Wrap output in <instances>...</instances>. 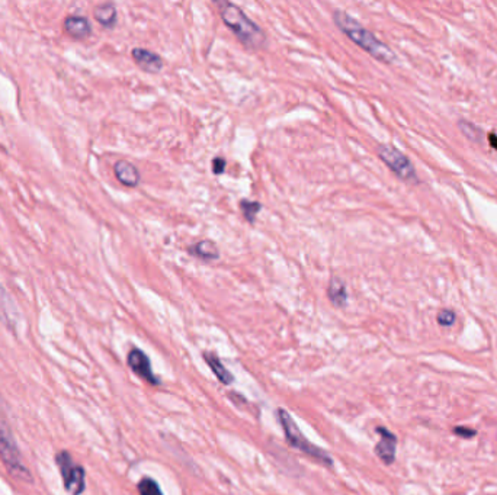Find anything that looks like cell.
<instances>
[{
    "label": "cell",
    "mask_w": 497,
    "mask_h": 495,
    "mask_svg": "<svg viewBox=\"0 0 497 495\" xmlns=\"http://www.w3.org/2000/svg\"><path fill=\"white\" fill-rule=\"evenodd\" d=\"M131 57L137 66L146 73L156 74V73H160L164 67V61H163L162 55L155 51H151V50H147V48H141V47L133 48Z\"/></svg>",
    "instance_id": "cell-7"
},
{
    "label": "cell",
    "mask_w": 497,
    "mask_h": 495,
    "mask_svg": "<svg viewBox=\"0 0 497 495\" xmlns=\"http://www.w3.org/2000/svg\"><path fill=\"white\" fill-rule=\"evenodd\" d=\"M93 16L103 28H114L118 20L117 8L112 4H103L96 6Z\"/></svg>",
    "instance_id": "cell-15"
},
{
    "label": "cell",
    "mask_w": 497,
    "mask_h": 495,
    "mask_svg": "<svg viewBox=\"0 0 497 495\" xmlns=\"http://www.w3.org/2000/svg\"><path fill=\"white\" fill-rule=\"evenodd\" d=\"M212 5L217 8L223 24L235 35L242 44L252 50L257 51L266 47L268 37L265 31L259 27L254 20H252L242 8L227 2V0H215Z\"/></svg>",
    "instance_id": "cell-1"
},
{
    "label": "cell",
    "mask_w": 497,
    "mask_h": 495,
    "mask_svg": "<svg viewBox=\"0 0 497 495\" xmlns=\"http://www.w3.org/2000/svg\"><path fill=\"white\" fill-rule=\"evenodd\" d=\"M56 462L61 470V477L66 488L72 495H80L84 491V470L79 466L67 451L57 455Z\"/></svg>",
    "instance_id": "cell-6"
},
{
    "label": "cell",
    "mask_w": 497,
    "mask_h": 495,
    "mask_svg": "<svg viewBox=\"0 0 497 495\" xmlns=\"http://www.w3.org/2000/svg\"><path fill=\"white\" fill-rule=\"evenodd\" d=\"M239 206H240V211H242V213H243L245 220H246L249 224H254L257 213L262 211V204L257 202V201L242 199V201L239 202Z\"/></svg>",
    "instance_id": "cell-17"
},
{
    "label": "cell",
    "mask_w": 497,
    "mask_h": 495,
    "mask_svg": "<svg viewBox=\"0 0 497 495\" xmlns=\"http://www.w3.org/2000/svg\"><path fill=\"white\" fill-rule=\"evenodd\" d=\"M377 154L399 179L408 183L418 182V173L413 163L399 148L390 144H380L377 147Z\"/></svg>",
    "instance_id": "cell-5"
},
{
    "label": "cell",
    "mask_w": 497,
    "mask_h": 495,
    "mask_svg": "<svg viewBox=\"0 0 497 495\" xmlns=\"http://www.w3.org/2000/svg\"><path fill=\"white\" fill-rule=\"evenodd\" d=\"M0 321L11 329L16 327L19 322V311L6 289L0 285Z\"/></svg>",
    "instance_id": "cell-11"
},
{
    "label": "cell",
    "mask_w": 497,
    "mask_h": 495,
    "mask_svg": "<svg viewBox=\"0 0 497 495\" xmlns=\"http://www.w3.org/2000/svg\"><path fill=\"white\" fill-rule=\"evenodd\" d=\"M64 29H66V32L70 37L76 39L88 38L92 34V25L89 20L84 16H77V15H72L66 18V20H64Z\"/></svg>",
    "instance_id": "cell-13"
},
{
    "label": "cell",
    "mask_w": 497,
    "mask_h": 495,
    "mask_svg": "<svg viewBox=\"0 0 497 495\" xmlns=\"http://www.w3.org/2000/svg\"><path fill=\"white\" fill-rule=\"evenodd\" d=\"M328 298L336 308H343L348 304V288L340 277L333 276L329 281Z\"/></svg>",
    "instance_id": "cell-14"
},
{
    "label": "cell",
    "mask_w": 497,
    "mask_h": 495,
    "mask_svg": "<svg viewBox=\"0 0 497 495\" xmlns=\"http://www.w3.org/2000/svg\"><path fill=\"white\" fill-rule=\"evenodd\" d=\"M278 417L280 424H283V428L285 432V437L287 442L294 447L301 450L302 454H306L311 458H314L316 461H318L320 463L330 466L332 465V458L326 454V451L321 450L320 447H317L316 444H313L310 440H307L304 436H302L301 430L298 428V425L295 424V421L291 418V416L288 414V411L285 410H279L278 411Z\"/></svg>",
    "instance_id": "cell-3"
},
{
    "label": "cell",
    "mask_w": 497,
    "mask_h": 495,
    "mask_svg": "<svg viewBox=\"0 0 497 495\" xmlns=\"http://www.w3.org/2000/svg\"><path fill=\"white\" fill-rule=\"evenodd\" d=\"M490 144H491V147H494L496 150H497V136H494V134H490Z\"/></svg>",
    "instance_id": "cell-23"
},
{
    "label": "cell",
    "mask_w": 497,
    "mask_h": 495,
    "mask_svg": "<svg viewBox=\"0 0 497 495\" xmlns=\"http://www.w3.org/2000/svg\"><path fill=\"white\" fill-rule=\"evenodd\" d=\"M188 253L202 262H215L220 259V249L211 240H201L189 246Z\"/></svg>",
    "instance_id": "cell-12"
},
{
    "label": "cell",
    "mask_w": 497,
    "mask_h": 495,
    "mask_svg": "<svg viewBox=\"0 0 497 495\" xmlns=\"http://www.w3.org/2000/svg\"><path fill=\"white\" fill-rule=\"evenodd\" d=\"M114 173L118 182L127 187H137L141 182L140 170L127 160H120L114 164Z\"/></svg>",
    "instance_id": "cell-10"
},
{
    "label": "cell",
    "mask_w": 497,
    "mask_h": 495,
    "mask_svg": "<svg viewBox=\"0 0 497 495\" xmlns=\"http://www.w3.org/2000/svg\"><path fill=\"white\" fill-rule=\"evenodd\" d=\"M458 126H460V131L470 140V141H475V143H482L483 141V131L480 130L479 126H475L474 124L468 122V121H464L461 119L458 122Z\"/></svg>",
    "instance_id": "cell-18"
},
{
    "label": "cell",
    "mask_w": 497,
    "mask_h": 495,
    "mask_svg": "<svg viewBox=\"0 0 497 495\" xmlns=\"http://www.w3.org/2000/svg\"><path fill=\"white\" fill-rule=\"evenodd\" d=\"M227 167V160L224 157H214L211 161V170L215 176H221Z\"/></svg>",
    "instance_id": "cell-21"
},
{
    "label": "cell",
    "mask_w": 497,
    "mask_h": 495,
    "mask_svg": "<svg viewBox=\"0 0 497 495\" xmlns=\"http://www.w3.org/2000/svg\"><path fill=\"white\" fill-rule=\"evenodd\" d=\"M128 364L129 368L133 369V372L147 381L151 385L159 383V379L156 378V375L151 371V364H150V359L147 357V355L144 352H141L140 349H133L128 355Z\"/></svg>",
    "instance_id": "cell-8"
},
{
    "label": "cell",
    "mask_w": 497,
    "mask_h": 495,
    "mask_svg": "<svg viewBox=\"0 0 497 495\" xmlns=\"http://www.w3.org/2000/svg\"><path fill=\"white\" fill-rule=\"evenodd\" d=\"M0 458H2L4 463L6 465L9 473H12L16 480L22 482L32 481L31 473L24 465L18 446L2 418H0Z\"/></svg>",
    "instance_id": "cell-4"
},
{
    "label": "cell",
    "mask_w": 497,
    "mask_h": 495,
    "mask_svg": "<svg viewBox=\"0 0 497 495\" xmlns=\"http://www.w3.org/2000/svg\"><path fill=\"white\" fill-rule=\"evenodd\" d=\"M333 22L339 31H342L352 42L368 53L375 60L392 64L396 61V53L388 47L381 39H378L371 31L363 28L355 18H352L347 11L336 9L332 15Z\"/></svg>",
    "instance_id": "cell-2"
},
{
    "label": "cell",
    "mask_w": 497,
    "mask_h": 495,
    "mask_svg": "<svg viewBox=\"0 0 497 495\" xmlns=\"http://www.w3.org/2000/svg\"><path fill=\"white\" fill-rule=\"evenodd\" d=\"M204 359L208 363L211 371L215 374V376L220 379V382H223L224 385H230L234 381L233 375L224 368L221 360L219 359L217 355H215V353H204Z\"/></svg>",
    "instance_id": "cell-16"
},
{
    "label": "cell",
    "mask_w": 497,
    "mask_h": 495,
    "mask_svg": "<svg viewBox=\"0 0 497 495\" xmlns=\"http://www.w3.org/2000/svg\"><path fill=\"white\" fill-rule=\"evenodd\" d=\"M138 491L141 495H163L159 484L151 478H143L138 482Z\"/></svg>",
    "instance_id": "cell-19"
},
{
    "label": "cell",
    "mask_w": 497,
    "mask_h": 495,
    "mask_svg": "<svg viewBox=\"0 0 497 495\" xmlns=\"http://www.w3.org/2000/svg\"><path fill=\"white\" fill-rule=\"evenodd\" d=\"M438 322L444 327H451L456 322V312L451 310H442L438 314Z\"/></svg>",
    "instance_id": "cell-20"
},
{
    "label": "cell",
    "mask_w": 497,
    "mask_h": 495,
    "mask_svg": "<svg viewBox=\"0 0 497 495\" xmlns=\"http://www.w3.org/2000/svg\"><path fill=\"white\" fill-rule=\"evenodd\" d=\"M453 433H456L460 437H465V439H471V437H474L475 435H477V432H475V430H471V428H467V427H456V428H453Z\"/></svg>",
    "instance_id": "cell-22"
},
{
    "label": "cell",
    "mask_w": 497,
    "mask_h": 495,
    "mask_svg": "<svg viewBox=\"0 0 497 495\" xmlns=\"http://www.w3.org/2000/svg\"><path fill=\"white\" fill-rule=\"evenodd\" d=\"M377 432L381 435V440L375 446V454L385 465H392L396 459L397 437L384 427H377Z\"/></svg>",
    "instance_id": "cell-9"
}]
</instances>
